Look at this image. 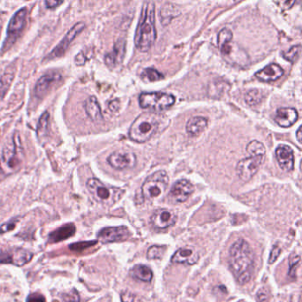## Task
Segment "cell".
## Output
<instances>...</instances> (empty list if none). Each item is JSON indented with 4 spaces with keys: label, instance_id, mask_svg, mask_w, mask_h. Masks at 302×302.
I'll list each match as a JSON object with an SVG mask.
<instances>
[{
    "label": "cell",
    "instance_id": "obj_1",
    "mask_svg": "<svg viewBox=\"0 0 302 302\" xmlns=\"http://www.w3.org/2000/svg\"><path fill=\"white\" fill-rule=\"evenodd\" d=\"M229 267L240 285L250 281L254 271L255 258L249 244L244 239L235 242L229 252Z\"/></svg>",
    "mask_w": 302,
    "mask_h": 302
},
{
    "label": "cell",
    "instance_id": "obj_2",
    "mask_svg": "<svg viewBox=\"0 0 302 302\" xmlns=\"http://www.w3.org/2000/svg\"><path fill=\"white\" fill-rule=\"evenodd\" d=\"M156 39L154 4L145 3L136 33V46L141 52H147Z\"/></svg>",
    "mask_w": 302,
    "mask_h": 302
},
{
    "label": "cell",
    "instance_id": "obj_3",
    "mask_svg": "<svg viewBox=\"0 0 302 302\" xmlns=\"http://www.w3.org/2000/svg\"><path fill=\"white\" fill-rule=\"evenodd\" d=\"M233 34L229 29H223L218 34L217 42L223 58L231 65L246 68L250 60L244 49L232 42Z\"/></svg>",
    "mask_w": 302,
    "mask_h": 302
},
{
    "label": "cell",
    "instance_id": "obj_4",
    "mask_svg": "<svg viewBox=\"0 0 302 302\" xmlns=\"http://www.w3.org/2000/svg\"><path fill=\"white\" fill-rule=\"evenodd\" d=\"M159 118L153 113H143L135 120L130 126V139L135 142L145 143L155 134L159 129Z\"/></svg>",
    "mask_w": 302,
    "mask_h": 302
},
{
    "label": "cell",
    "instance_id": "obj_5",
    "mask_svg": "<svg viewBox=\"0 0 302 302\" xmlns=\"http://www.w3.org/2000/svg\"><path fill=\"white\" fill-rule=\"evenodd\" d=\"M86 186L93 199L106 206H112L119 201L124 194V190L117 187L106 186L97 178L89 179Z\"/></svg>",
    "mask_w": 302,
    "mask_h": 302
},
{
    "label": "cell",
    "instance_id": "obj_6",
    "mask_svg": "<svg viewBox=\"0 0 302 302\" xmlns=\"http://www.w3.org/2000/svg\"><path fill=\"white\" fill-rule=\"evenodd\" d=\"M22 163V148L18 135H13L4 145L0 167L6 174L15 172Z\"/></svg>",
    "mask_w": 302,
    "mask_h": 302
},
{
    "label": "cell",
    "instance_id": "obj_7",
    "mask_svg": "<svg viewBox=\"0 0 302 302\" xmlns=\"http://www.w3.org/2000/svg\"><path fill=\"white\" fill-rule=\"evenodd\" d=\"M168 185V177L164 170H159L147 177L142 186L143 198L146 200L160 198L164 193Z\"/></svg>",
    "mask_w": 302,
    "mask_h": 302
},
{
    "label": "cell",
    "instance_id": "obj_8",
    "mask_svg": "<svg viewBox=\"0 0 302 302\" xmlns=\"http://www.w3.org/2000/svg\"><path fill=\"white\" fill-rule=\"evenodd\" d=\"M175 97L164 92H144L139 96V105L144 109L161 112L175 103Z\"/></svg>",
    "mask_w": 302,
    "mask_h": 302
},
{
    "label": "cell",
    "instance_id": "obj_9",
    "mask_svg": "<svg viewBox=\"0 0 302 302\" xmlns=\"http://www.w3.org/2000/svg\"><path fill=\"white\" fill-rule=\"evenodd\" d=\"M26 22L27 9H20L9 22L7 37L4 40V46H3L4 51L9 50L17 41V39L20 38L22 31L26 26Z\"/></svg>",
    "mask_w": 302,
    "mask_h": 302
},
{
    "label": "cell",
    "instance_id": "obj_10",
    "mask_svg": "<svg viewBox=\"0 0 302 302\" xmlns=\"http://www.w3.org/2000/svg\"><path fill=\"white\" fill-rule=\"evenodd\" d=\"M32 253L22 248H0V264H13L22 267L30 263Z\"/></svg>",
    "mask_w": 302,
    "mask_h": 302
},
{
    "label": "cell",
    "instance_id": "obj_11",
    "mask_svg": "<svg viewBox=\"0 0 302 302\" xmlns=\"http://www.w3.org/2000/svg\"><path fill=\"white\" fill-rule=\"evenodd\" d=\"M265 156H250L240 160L237 166V173L242 181L247 182L255 176L261 165L264 163Z\"/></svg>",
    "mask_w": 302,
    "mask_h": 302
},
{
    "label": "cell",
    "instance_id": "obj_12",
    "mask_svg": "<svg viewBox=\"0 0 302 302\" xmlns=\"http://www.w3.org/2000/svg\"><path fill=\"white\" fill-rule=\"evenodd\" d=\"M84 27H85V24L83 22H78L76 24H75L69 30V32L65 35V37L61 40L60 43L48 55L46 60H48V61L49 60H54V59L62 56L65 53L66 51L68 50L70 43H72L78 35L83 31Z\"/></svg>",
    "mask_w": 302,
    "mask_h": 302
},
{
    "label": "cell",
    "instance_id": "obj_13",
    "mask_svg": "<svg viewBox=\"0 0 302 302\" xmlns=\"http://www.w3.org/2000/svg\"><path fill=\"white\" fill-rule=\"evenodd\" d=\"M108 162L112 168L118 170H124L134 168L137 163V158L131 151L118 150L108 157Z\"/></svg>",
    "mask_w": 302,
    "mask_h": 302
},
{
    "label": "cell",
    "instance_id": "obj_14",
    "mask_svg": "<svg viewBox=\"0 0 302 302\" xmlns=\"http://www.w3.org/2000/svg\"><path fill=\"white\" fill-rule=\"evenodd\" d=\"M194 191V186L188 180L181 179L173 185L168 199L173 203H183L189 199Z\"/></svg>",
    "mask_w": 302,
    "mask_h": 302
},
{
    "label": "cell",
    "instance_id": "obj_15",
    "mask_svg": "<svg viewBox=\"0 0 302 302\" xmlns=\"http://www.w3.org/2000/svg\"><path fill=\"white\" fill-rule=\"evenodd\" d=\"M61 78L62 77L61 74L57 72H50L43 75L38 81L35 87L36 95L38 98H43L53 87L56 86L57 84L61 82Z\"/></svg>",
    "mask_w": 302,
    "mask_h": 302
},
{
    "label": "cell",
    "instance_id": "obj_16",
    "mask_svg": "<svg viewBox=\"0 0 302 302\" xmlns=\"http://www.w3.org/2000/svg\"><path fill=\"white\" fill-rule=\"evenodd\" d=\"M130 236L129 229L125 226L107 227L101 229L98 234V237L102 243L121 241L125 240Z\"/></svg>",
    "mask_w": 302,
    "mask_h": 302
},
{
    "label": "cell",
    "instance_id": "obj_17",
    "mask_svg": "<svg viewBox=\"0 0 302 302\" xmlns=\"http://www.w3.org/2000/svg\"><path fill=\"white\" fill-rule=\"evenodd\" d=\"M151 225L157 229H168L175 225L177 222V216L168 209H158L151 217Z\"/></svg>",
    "mask_w": 302,
    "mask_h": 302
},
{
    "label": "cell",
    "instance_id": "obj_18",
    "mask_svg": "<svg viewBox=\"0 0 302 302\" xmlns=\"http://www.w3.org/2000/svg\"><path fill=\"white\" fill-rule=\"evenodd\" d=\"M276 160L284 171L289 172L294 169V156L293 149L287 145H280L276 148Z\"/></svg>",
    "mask_w": 302,
    "mask_h": 302
},
{
    "label": "cell",
    "instance_id": "obj_19",
    "mask_svg": "<svg viewBox=\"0 0 302 302\" xmlns=\"http://www.w3.org/2000/svg\"><path fill=\"white\" fill-rule=\"evenodd\" d=\"M199 259V253L191 247L180 248L173 255L171 262L174 264L193 265L198 263Z\"/></svg>",
    "mask_w": 302,
    "mask_h": 302
},
{
    "label": "cell",
    "instance_id": "obj_20",
    "mask_svg": "<svg viewBox=\"0 0 302 302\" xmlns=\"http://www.w3.org/2000/svg\"><path fill=\"white\" fill-rule=\"evenodd\" d=\"M298 120V113L295 108H281L276 111L275 121L280 127L289 128Z\"/></svg>",
    "mask_w": 302,
    "mask_h": 302
},
{
    "label": "cell",
    "instance_id": "obj_21",
    "mask_svg": "<svg viewBox=\"0 0 302 302\" xmlns=\"http://www.w3.org/2000/svg\"><path fill=\"white\" fill-rule=\"evenodd\" d=\"M283 75L284 69H282L280 66L272 63L257 71L255 73V76L262 82H269L278 80L283 76Z\"/></svg>",
    "mask_w": 302,
    "mask_h": 302
},
{
    "label": "cell",
    "instance_id": "obj_22",
    "mask_svg": "<svg viewBox=\"0 0 302 302\" xmlns=\"http://www.w3.org/2000/svg\"><path fill=\"white\" fill-rule=\"evenodd\" d=\"M125 52V43L124 41H118L111 52L108 53L105 58L107 65L109 67H115L121 63Z\"/></svg>",
    "mask_w": 302,
    "mask_h": 302
},
{
    "label": "cell",
    "instance_id": "obj_23",
    "mask_svg": "<svg viewBox=\"0 0 302 302\" xmlns=\"http://www.w3.org/2000/svg\"><path fill=\"white\" fill-rule=\"evenodd\" d=\"M84 108H85L87 115L90 117L91 121L97 122V123L103 121V115H102L100 104L94 96H91L87 99L84 104Z\"/></svg>",
    "mask_w": 302,
    "mask_h": 302
},
{
    "label": "cell",
    "instance_id": "obj_24",
    "mask_svg": "<svg viewBox=\"0 0 302 302\" xmlns=\"http://www.w3.org/2000/svg\"><path fill=\"white\" fill-rule=\"evenodd\" d=\"M76 226L73 224H67L62 225L59 229L54 230L53 232L49 235V243H57V242L63 241L72 237L76 233Z\"/></svg>",
    "mask_w": 302,
    "mask_h": 302
},
{
    "label": "cell",
    "instance_id": "obj_25",
    "mask_svg": "<svg viewBox=\"0 0 302 302\" xmlns=\"http://www.w3.org/2000/svg\"><path fill=\"white\" fill-rule=\"evenodd\" d=\"M207 120L201 116L193 117L186 123V132L191 137H195L203 132L207 128Z\"/></svg>",
    "mask_w": 302,
    "mask_h": 302
},
{
    "label": "cell",
    "instance_id": "obj_26",
    "mask_svg": "<svg viewBox=\"0 0 302 302\" xmlns=\"http://www.w3.org/2000/svg\"><path fill=\"white\" fill-rule=\"evenodd\" d=\"M130 276L137 280L151 282L153 275L151 268L145 265H137L130 270Z\"/></svg>",
    "mask_w": 302,
    "mask_h": 302
},
{
    "label": "cell",
    "instance_id": "obj_27",
    "mask_svg": "<svg viewBox=\"0 0 302 302\" xmlns=\"http://www.w3.org/2000/svg\"><path fill=\"white\" fill-rule=\"evenodd\" d=\"M246 151L250 156H266V149L264 144L257 140L251 141L246 147Z\"/></svg>",
    "mask_w": 302,
    "mask_h": 302
},
{
    "label": "cell",
    "instance_id": "obj_28",
    "mask_svg": "<svg viewBox=\"0 0 302 302\" xmlns=\"http://www.w3.org/2000/svg\"><path fill=\"white\" fill-rule=\"evenodd\" d=\"M141 77L144 81H147V82H156V81L162 79L164 76L157 69L148 68V69H144V71L141 74Z\"/></svg>",
    "mask_w": 302,
    "mask_h": 302
},
{
    "label": "cell",
    "instance_id": "obj_29",
    "mask_svg": "<svg viewBox=\"0 0 302 302\" xmlns=\"http://www.w3.org/2000/svg\"><path fill=\"white\" fill-rule=\"evenodd\" d=\"M13 80V73H5L0 78V100H3L4 95L6 94V91H8Z\"/></svg>",
    "mask_w": 302,
    "mask_h": 302
},
{
    "label": "cell",
    "instance_id": "obj_30",
    "mask_svg": "<svg viewBox=\"0 0 302 302\" xmlns=\"http://www.w3.org/2000/svg\"><path fill=\"white\" fill-rule=\"evenodd\" d=\"M264 92L259 90L248 91L246 95V102L249 106H256L264 99Z\"/></svg>",
    "mask_w": 302,
    "mask_h": 302
},
{
    "label": "cell",
    "instance_id": "obj_31",
    "mask_svg": "<svg viewBox=\"0 0 302 302\" xmlns=\"http://www.w3.org/2000/svg\"><path fill=\"white\" fill-rule=\"evenodd\" d=\"M79 294L76 290L69 291L65 294H60L57 299L53 300V302H79Z\"/></svg>",
    "mask_w": 302,
    "mask_h": 302
},
{
    "label": "cell",
    "instance_id": "obj_32",
    "mask_svg": "<svg viewBox=\"0 0 302 302\" xmlns=\"http://www.w3.org/2000/svg\"><path fill=\"white\" fill-rule=\"evenodd\" d=\"M301 49H302L301 44L294 45L293 47L290 48L288 51L283 52L282 55L285 58V60H287V61L292 62V63H294L295 61L298 60L300 53H301Z\"/></svg>",
    "mask_w": 302,
    "mask_h": 302
},
{
    "label": "cell",
    "instance_id": "obj_33",
    "mask_svg": "<svg viewBox=\"0 0 302 302\" xmlns=\"http://www.w3.org/2000/svg\"><path fill=\"white\" fill-rule=\"evenodd\" d=\"M165 246H151L147 251V258L148 259H160L165 254L166 251Z\"/></svg>",
    "mask_w": 302,
    "mask_h": 302
},
{
    "label": "cell",
    "instance_id": "obj_34",
    "mask_svg": "<svg viewBox=\"0 0 302 302\" xmlns=\"http://www.w3.org/2000/svg\"><path fill=\"white\" fill-rule=\"evenodd\" d=\"M95 244H97V241L78 242V243H74L72 245H70L69 249L76 251V252H82L91 246H94Z\"/></svg>",
    "mask_w": 302,
    "mask_h": 302
},
{
    "label": "cell",
    "instance_id": "obj_35",
    "mask_svg": "<svg viewBox=\"0 0 302 302\" xmlns=\"http://www.w3.org/2000/svg\"><path fill=\"white\" fill-rule=\"evenodd\" d=\"M17 221V219H13V220L10 221L8 223L2 225L0 227V234H4L5 232H8V231L13 230L14 229V227H15V225H16Z\"/></svg>",
    "mask_w": 302,
    "mask_h": 302
},
{
    "label": "cell",
    "instance_id": "obj_36",
    "mask_svg": "<svg viewBox=\"0 0 302 302\" xmlns=\"http://www.w3.org/2000/svg\"><path fill=\"white\" fill-rule=\"evenodd\" d=\"M300 259H301L300 256H294V257L291 258V260H290V270L288 272L290 276L294 277V275H295V270L294 269H296V268H297L299 263H300Z\"/></svg>",
    "mask_w": 302,
    "mask_h": 302
},
{
    "label": "cell",
    "instance_id": "obj_37",
    "mask_svg": "<svg viewBox=\"0 0 302 302\" xmlns=\"http://www.w3.org/2000/svg\"><path fill=\"white\" fill-rule=\"evenodd\" d=\"M49 113L45 112L39 120L38 130H45L47 128L48 122H49Z\"/></svg>",
    "mask_w": 302,
    "mask_h": 302
},
{
    "label": "cell",
    "instance_id": "obj_38",
    "mask_svg": "<svg viewBox=\"0 0 302 302\" xmlns=\"http://www.w3.org/2000/svg\"><path fill=\"white\" fill-rule=\"evenodd\" d=\"M275 4H277L280 8L285 9V10H287V9H290L294 4H295V0H281V1H275Z\"/></svg>",
    "mask_w": 302,
    "mask_h": 302
},
{
    "label": "cell",
    "instance_id": "obj_39",
    "mask_svg": "<svg viewBox=\"0 0 302 302\" xmlns=\"http://www.w3.org/2000/svg\"><path fill=\"white\" fill-rule=\"evenodd\" d=\"M45 297L40 294H31L27 298V302H45Z\"/></svg>",
    "mask_w": 302,
    "mask_h": 302
},
{
    "label": "cell",
    "instance_id": "obj_40",
    "mask_svg": "<svg viewBox=\"0 0 302 302\" xmlns=\"http://www.w3.org/2000/svg\"><path fill=\"white\" fill-rule=\"evenodd\" d=\"M281 249L278 246H274L272 248L271 253H270V256H269V261L268 263L272 264L273 263L276 262V260L277 259V257L280 255Z\"/></svg>",
    "mask_w": 302,
    "mask_h": 302
},
{
    "label": "cell",
    "instance_id": "obj_41",
    "mask_svg": "<svg viewBox=\"0 0 302 302\" xmlns=\"http://www.w3.org/2000/svg\"><path fill=\"white\" fill-rule=\"evenodd\" d=\"M121 302H134L135 295L130 292H125L121 294Z\"/></svg>",
    "mask_w": 302,
    "mask_h": 302
},
{
    "label": "cell",
    "instance_id": "obj_42",
    "mask_svg": "<svg viewBox=\"0 0 302 302\" xmlns=\"http://www.w3.org/2000/svg\"><path fill=\"white\" fill-rule=\"evenodd\" d=\"M63 4V1H55V0H48L45 1V5L48 9L55 8L59 5Z\"/></svg>",
    "mask_w": 302,
    "mask_h": 302
},
{
    "label": "cell",
    "instance_id": "obj_43",
    "mask_svg": "<svg viewBox=\"0 0 302 302\" xmlns=\"http://www.w3.org/2000/svg\"><path fill=\"white\" fill-rule=\"evenodd\" d=\"M120 108V101L118 100H114L111 101L109 103V109L112 111V112H117Z\"/></svg>",
    "mask_w": 302,
    "mask_h": 302
},
{
    "label": "cell",
    "instance_id": "obj_44",
    "mask_svg": "<svg viewBox=\"0 0 302 302\" xmlns=\"http://www.w3.org/2000/svg\"><path fill=\"white\" fill-rule=\"evenodd\" d=\"M302 127L301 126L300 128H299L298 130H297V133H296V138H297V140H298V142L301 144L302 142Z\"/></svg>",
    "mask_w": 302,
    "mask_h": 302
}]
</instances>
